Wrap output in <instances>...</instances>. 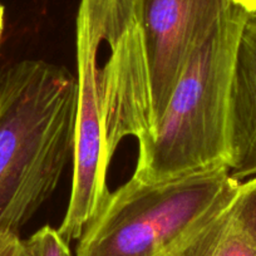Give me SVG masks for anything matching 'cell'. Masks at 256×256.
I'll use <instances>...</instances> for the list:
<instances>
[{
    "label": "cell",
    "mask_w": 256,
    "mask_h": 256,
    "mask_svg": "<svg viewBox=\"0 0 256 256\" xmlns=\"http://www.w3.org/2000/svg\"><path fill=\"white\" fill-rule=\"evenodd\" d=\"M4 26V6L0 4V38H2V33H3Z\"/></svg>",
    "instance_id": "cell-11"
},
{
    "label": "cell",
    "mask_w": 256,
    "mask_h": 256,
    "mask_svg": "<svg viewBox=\"0 0 256 256\" xmlns=\"http://www.w3.org/2000/svg\"><path fill=\"white\" fill-rule=\"evenodd\" d=\"M76 116L77 80L66 68L26 59L0 74V238L19 235L56 190Z\"/></svg>",
    "instance_id": "cell-2"
},
{
    "label": "cell",
    "mask_w": 256,
    "mask_h": 256,
    "mask_svg": "<svg viewBox=\"0 0 256 256\" xmlns=\"http://www.w3.org/2000/svg\"><path fill=\"white\" fill-rule=\"evenodd\" d=\"M255 13H256V12H255Z\"/></svg>",
    "instance_id": "cell-14"
},
{
    "label": "cell",
    "mask_w": 256,
    "mask_h": 256,
    "mask_svg": "<svg viewBox=\"0 0 256 256\" xmlns=\"http://www.w3.org/2000/svg\"><path fill=\"white\" fill-rule=\"evenodd\" d=\"M248 14L236 8L192 56L154 137L138 148L134 177L160 182L228 170L231 86Z\"/></svg>",
    "instance_id": "cell-3"
},
{
    "label": "cell",
    "mask_w": 256,
    "mask_h": 256,
    "mask_svg": "<svg viewBox=\"0 0 256 256\" xmlns=\"http://www.w3.org/2000/svg\"><path fill=\"white\" fill-rule=\"evenodd\" d=\"M238 6L234 0H138L156 124L192 56Z\"/></svg>",
    "instance_id": "cell-5"
},
{
    "label": "cell",
    "mask_w": 256,
    "mask_h": 256,
    "mask_svg": "<svg viewBox=\"0 0 256 256\" xmlns=\"http://www.w3.org/2000/svg\"><path fill=\"white\" fill-rule=\"evenodd\" d=\"M164 256H168V255H164Z\"/></svg>",
    "instance_id": "cell-13"
},
{
    "label": "cell",
    "mask_w": 256,
    "mask_h": 256,
    "mask_svg": "<svg viewBox=\"0 0 256 256\" xmlns=\"http://www.w3.org/2000/svg\"><path fill=\"white\" fill-rule=\"evenodd\" d=\"M24 256H72L70 244L63 240L58 230L46 225L23 240Z\"/></svg>",
    "instance_id": "cell-8"
},
{
    "label": "cell",
    "mask_w": 256,
    "mask_h": 256,
    "mask_svg": "<svg viewBox=\"0 0 256 256\" xmlns=\"http://www.w3.org/2000/svg\"><path fill=\"white\" fill-rule=\"evenodd\" d=\"M255 176H256V174H255Z\"/></svg>",
    "instance_id": "cell-15"
},
{
    "label": "cell",
    "mask_w": 256,
    "mask_h": 256,
    "mask_svg": "<svg viewBox=\"0 0 256 256\" xmlns=\"http://www.w3.org/2000/svg\"><path fill=\"white\" fill-rule=\"evenodd\" d=\"M22 256H24V254H22Z\"/></svg>",
    "instance_id": "cell-12"
},
{
    "label": "cell",
    "mask_w": 256,
    "mask_h": 256,
    "mask_svg": "<svg viewBox=\"0 0 256 256\" xmlns=\"http://www.w3.org/2000/svg\"><path fill=\"white\" fill-rule=\"evenodd\" d=\"M238 6L245 9L248 13H255L256 12V0H234Z\"/></svg>",
    "instance_id": "cell-10"
},
{
    "label": "cell",
    "mask_w": 256,
    "mask_h": 256,
    "mask_svg": "<svg viewBox=\"0 0 256 256\" xmlns=\"http://www.w3.org/2000/svg\"><path fill=\"white\" fill-rule=\"evenodd\" d=\"M77 116L68 214L94 215L110 195L118 144L152 140L156 114L138 0H80L77 16Z\"/></svg>",
    "instance_id": "cell-1"
},
{
    "label": "cell",
    "mask_w": 256,
    "mask_h": 256,
    "mask_svg": "<svg viewBox=\"0 0 256 256\" xmlns=\"http://www.w3.org/2000/svg\"><path fill=\"white\" fill-rule=\"evenodd\" d=\"M23 240L16 234H6L0 238V256H22Z\"/></svg>",
    "instance_id": "cell-9"
},
{
    "label": "cell",
    "mask_w": 256,
    "mask_h": 256,
    "mask_svg": "<svg viewBox=\"0 0 256 256\" xmlns=\"http://www.w3.org/2000/svg\"><path fill=\"white\" fill-rule=\"evenodd\" d=\"M230 174H256V13H248L236 54L230 100Z\"/></svg>",
    "instance_id": "cell-7"
},
{
    "label": "cell",
    "mask_w": 256,
    "mask_h": 256,
    "mask_svg": "<svg viewBox=\"0 0 256 256\" xmlns=\"http://www.w3.org/2000/svg\"><path fill=\"white\" fill-rule=\"evenodd\" d=\"M228 168L110 192L78 238L76 256H164L240 186Z\"/></svg>",
    "instance_id": "cell-4"
},
{
    "label": "cell",
    "mask_w": 256,
    "mask_h": 256,
    "mask_svg": "<svg viewBox=\"0 0 256 256\" xmlns=\"http://www.w3.org/2000/svg\"><path fill=\"white\" fill-rule=\"evenodd\" d=\"M168 256H256V176L190 231Z\"/></svg>",
    "instance_id": "cell-6"
}]
</instances>
